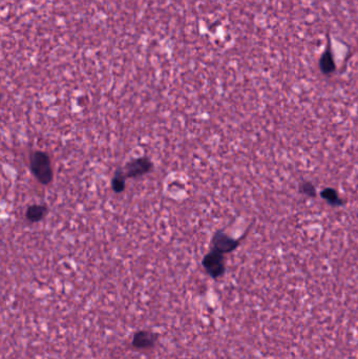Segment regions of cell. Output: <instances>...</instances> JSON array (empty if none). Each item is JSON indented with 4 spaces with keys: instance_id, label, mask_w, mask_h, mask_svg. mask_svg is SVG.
<instances>
[{
    "instance_id": "52a82bcc",
    "label": "cell",
    "mask_w": 358,
    "mask_h": 359,
    "mask_svg": "<svg viewBox=\"0 0 358 359\" xmlns=\"http://www.w3.org/2000/svg\"><path fill=\"white\" fill-rule=\"evenodd\" d=\"M319 65H320V70L323 74H331L334 72L335 63H334L333 57H332L330 52H327L321 56Z\"/></svg>"
},
{
    "instance_id": "3957f363",
    "label": "cell",
    "mask_w": 358,
    "mask_h": 359,
    "mask_svg": "<svg viewBox=\"0 0 358 359\" xmlns=\"http://www.w3.org/2000/svg\"><path fill=\"white\" fill-rule=\"evenodd\" d=\"M203 266L212 277H219L225 270L223 254L212 249L203 260Z\"/></svg>"
},
{
    "instance_id": "ba28073f",
    "label": "cell",
    "mask_w": 358,
    "mask_h": 359,
    "mask_svg": "<svg viewBox=\"0 0 358 359\" xmlns=\"http://www.w3.org/2000/svg\"><path fill=\"white\" fill-rule=\"evenodd\" d=\"M125 180H126V176H125V174H123L122 170L121 169L117 170V173L112 182V186H113V189L115 192L119 193V192H122L125 189V185H126Z\"/></svg>"
},
{
    "instance_id": "6da1fadb",
    "label": "cell",
    "mask_w": 358,
    "mask_h": 359,
    "mask_svg": "<svg viewBox=\"0 0 358 359\" xmlns=\"http://www.w3.org/2000/svg\"><path fill=\"white\" fill-rule=\"evenodd\" d=\"M32 173L38 181L47 185L53 180V169L48 156L44 151H35L31 156Z\"/></svg>"
},
{
    "instance_id": "9c48e42d",
    "label": "cell",
    "mask_w": 358,
    "mask_h": 359,
    "mask_svg": "<svg viewBox=\"0 0 358 359\" xmlns=\"http://www.w3.org/2000/svg\"><path fill=\"white\" fill-rule=\"evenodd\" d=\"M321 194H322V198H325L326 200H328L331 203H333V204L334 203H339L338 195H337V193L334 190L326 189V190L322 191Z\"/></svg>"
},
{
    "instance_id": "8992f818",
    "label": "cell",
    "mask_w": 358,
    "mask_h": 359,
    "mask_svg": "<svg viewBox=\"0 0 358 359\" xmlns=\"http://www.w3.org/2000/svg\"><path fill=\"white\" fill-rule=\"evenodd\" d=\"M155 341V336L148 332H141L134 336V345L138 348H148Z\"/></svg>"
},
{
    "instance_id": "277c9868",
    "label": "cell",
    "mask_w": 358,
    "mask_h": 359,
    "mask_svg": "<svg viewBox=\"0 0 358 359\" xmlns=\"http://www.w3.org/2000/svg\"><path fill=\"white\" fill-rule=\"evenodd\" d=\"M238 243L236 241L221 231H218L212 238V246H214L212 248L222 254L231 252L235 249Z\"/></svg>"
},
{
    "instance_id": "5b68a950",
    "label": "cell",
    "mask_w": 358,
    "mask_h": 359,
    "mask_svg": "<svg viewBox=\"0 0 358 359\" xmlns=\"http://www.w3.org/2000/svg\"><path fill=\"white\" fill-rule=\"evenodd\" d=\"M47 213V208L45 205H33V206L29 207L27 211V219L30 222H39L44 219Z\"/></svg>"
},
{
    "instance_id": "7a4b0ae2",
    "label": "cell",
    "mask_w": 358,
    "mask_h": 359,
    "mask_svg": "<svg viewBox=\"0 0 358 359\" xmlns=\"http://www.w3.org/2000/svg\"><path fill=\"white\" fill-rule=\"evenodd\" d=\"M152 168V163L148 158H138L130 161L124 167L126 178L134 179L146 175Z\"/></svg>"
}]
</instances>
